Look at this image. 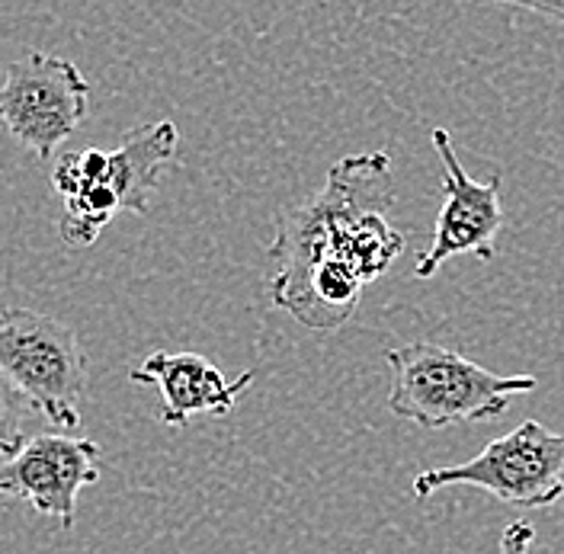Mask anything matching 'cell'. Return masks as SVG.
<instances>
[{"mask_svg": "<svg viewBox=\"0 0 564 554\" xmlns=\"http://www.w3.org/2000/svg\"><path fill=\"white\" fill-rule=\"evenodd\" d=\"M386 362L394 372L388 411L423 430L494 420L510 408V398L539 384L535 376H494L475 359L430 340L388 349Z\"/></svg>", "mask_w": 564, "mask_h": 554, "instance_id": "6da1fadb", "label": "cell"}, {"mask_svg": "<svg viewBox=\"0 0 564 554\" xmlns=\"http://www.w3.org/2000/svg\"><path fill=\"white\" fill-rule=\"evenodd\" d=\"M0 376L58 430L80 426L87 356L77 330L33 308L0 312Z\"/></svg>", "mask_w": 564, "mask_h": 554, "instance_id": "7a4b0ae2", "label": "cell"}, {"mask_svg": "<svg viewBox=\"0 0 564 554\" xmlns=\"http://www.w3.org/2000/svg\"><path fill=\"white\" fill-rule=\"evenodd\" d=\"M443 487H478L517 510H545L564 500V433L523 420L468 461L430 468L414 478V497Z\"/></svg>", "mask_w": 564, "mask_h": 554, "instance_id": "3957f363", "label": "cell"}, {"mask_svg": "<svg viewBox=\"0 0 564 554\" xmlns=\"http://www.w3.org/2000/svg\"><path fill=\"white\" fill-rule=\"evenodd\" d=\"M87 104L90 84L65 55L30 52L7 68L0 84V122L42 161L77 132Z\"/></svg>", "mask_w": 564, "mask_h": 554, "instance_id": "277c9868", "label": "cell"}, {"mask_svg": "<svg viewBox=\"0 0 564 554\" xmlns=\"http://www.w3.org/2000/svg\"><path fill=\"white\" fill-rule=\"evenodd\" d=\"M180 132L171 119L141 126L116 151H74L55 164L52 186L62 199H70L90 186H104L116 199L119 211L144 215L151 196L161 183V174L176 161Z\"/></svg>", "mask_w": 564, "mask_h": 554, "instance_id": "5b68a950", "label": "cell"}, {"mask_svg": "<svg viewBox=\"0 0 564 554\" xmlns=\"http://www.w3.org/2000/svg\"><path fill=\"white\" fill-rule=\"evenodd\" d=\"M433 148L443 161V208L436 215L433 243L417 257L414 276L430 279L446 260L458 253H475L478 260H494V241L503 228L500 206V174L471 180L458 164L453 135L433 129Z\"/></svg>", "mask_w": 564, "mask_h": 554, "instance_id": "8992f818", "label": "cell"}, {"mask_svg": "<svg viewBox=\"0 0 564 554\" xmlns=\"http://www.w3.org/2000/svg\"><path fill=\"white\" fill-rule=\"evenodd\" d=\"M100 481V446L84 436L39 433L0 461V497L26 500L35 513L55 517L68 532L80 490Z\"/></svg>", "mask_w": 564, "mask_h": 554, "instance_id": "52a82bcc", "label": "cell"}, {"mask_svg": "<svg viewBox=\"0 0 564 554\" xmlns=\"http://www.w3.org/2000/svg\"><path fill=\"white\" fill-rule=\"evenodd\" d=\"M135 384H151L161 391V423L186 426L193 416H228L238 398L253 381L245 372L238 381H228L218 366H212L199 352H151L139 369L129 372Z\"/></svg>", "mask_w": 564, "mask_h": 554, "instance_id": "ba28073f", "label": "cell"}, {"mask_svg": "<svg viewBox=\"0 0 564 554\" xmlns=\"http://www.w3.org/2000/svg\"><path fill=\"white\" fill-rule=\"evenodd\" d=\"M33 411V404L17 391L13 381H7L0 376V455L10 458L26 446L23 436V423Z\"/></svg>", "mask_w": 564, "mask_h": 554, "instance_id": "9c48e42d", "label": "cell"}, {"mask_svg": "<svg viewBox=\"0 0 564 554\" xmlns=\"http://www.w3.org/2000/svg\"><path fill=\"white\" fill-rule=\"evenodd\" d=\"M532 539H535V529L527 520L510 522L500 532V548H497V554H532Z\"/></svg>", "mask_w": 564, "mask_h": 554, "instance_id": "30bf717a", "label": "cell"}, {"mask_svg": "<svg viewBox=\"0 0 564 554\" xmlns=\"http://www.w3.org/2000/svg\"><path fill=\"white\" fill-rule=\"evenodd\" d=\"M517 7L527 10V13H539V17H549V20L564 23V3H529V0H523V3H517Z\"/></svg>", "mask_w": 564, "mask_h": 554, "instance_id": "8fae6325", "label": "cell"}]
</instances>
